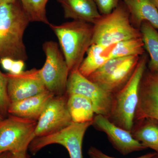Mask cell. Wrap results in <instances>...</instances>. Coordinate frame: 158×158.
I'll list each match as a JSON object with an SVG mask.
<instances>
[{
	"label": "cell",
	"mask_w": 158,
	"mask_h": 158,
	"mask_svg": "<svg viewBox=\"0 0 158 158\" xmlns=\"http://www.w3.org/2000/svg\"><path fill=\"white\" fill-rule=\"evenodd\" d=\"M30 22L19 0L0 5V59L27 60L23 36Z\"/></svg>",
	"instance_id": "cell-1"
},
{
	"label": "cell",
	"mask_w": 158,
	"mask_h": 158,
	"mask_svg": "<svg viewBox=\"0 0 158 158\" xmlns=\"http://www.w3.org/2000/svg\"><path fill=\"white\" fill-rule=\"evenodd\" d=\"M48 26L58 38L69 72L78 70L92 44L93 25L73 20Z\"/></svg>",
	"instance_id": "cell-2"
},
{
	"label": "cell",
	"mask_w": 158,
	"mask_h": 158,
	"mask_svg": "<svg viewBox=\"0 0 158 158\" xmlns=\"http://www.w3.org/2000/svg\"><path fill=\"white\" fill-rule=\"evenodd\" d=\"M148 56L144 53L140 56L134 73L127 84L113 94L112 105L108 118L119 127L131 132L134 124L138 101L140 83L147 68Z\"/></svg>",
	"instance_id": "cell-3"
},
{
	"label": "cell",
	"mask_w": 158,
	"mask_h": 158,
	"mask_svg": "<svg viewBox=\"0 0 158 158\" xmlns=\"http://www.w3.org/2000/svg\"><path fill=\"white\" fill-rule=\"evenodd\" d=\"M93 26L92 44L109 46L141 37L140 30L131 23L129 13L124 4H118L110 14L102 15Z\"/></svg>",
	"instance_id": "cell-4"
},
{
	"label": "cell",
	"mask_w": 158,
	"mask_h": 158,
	"mask_svg": "<svg viewBox=\"0 0 158 158\" xmlns=\"http://www.w3.org/2000/svg\"><path fill=\"white\" fill-rule=\"evenodd\" d=\"M37 120L9 114L0 121V154L27 152L36 138Z\"/></svg>",
	"instance_id": "cell-5"
},
{
	"label": "cell",
	"mask_w": 158,
	"mask_h": 158,
	"mask_svg": "<svg viewBox=\"0 0 158 158\" xmlns=\"http://www.w3.org/2000/svg\"><path fill=\"white\" fill-rule=\"evenodd\" d=\"M46 59L39 73L47 90L55 96L66 94L69 71L56 42L46 41L43 44Z\"/></svg>",
	"instance_id": "cell-6"
},
{
	"label": "cell",
	"mask_w": 158,
	"mask_h": 158,
	"mask_svg": "<svg viewBox=\"0 0 158 158\" xmlns=\"http://www.w3.org/2000/svg\"><path fill=\"white\" fill-rule=\"evenodd\" d=\"M93 121L76 123L73 122L67 127L56 133L43 137H36L29 148L35 155L44 148L52 144H59L68 151L70 158H83L82 144L85 133L92 126Z\"/></svg>",
	"instance_id": "cell-7"
},
{
	"label": "cell",
	"mask_w": 158,
	"mask_h": 158,
	"mask_svg": "<svg viewBox=\"0 0 158 158\" xmlns=\"http://www.w3.org/2000/svg\"><path fill=\"white\" fill-rule=\"evenodd\" d=\"M66 94L67 95L78 94L85 97L92 103L95 114L109 117L113 94L91 81L80 73L78 69L69 73Z\"/></svg>",
	"instance_id": "cell-8"
},
{
	"label": "cell",
	"mask_w": 158,
	"mask_h": 158,
	"mask_svg": "<svg viewBox=\"0 0 158 158\" xmlns=\"http://www.w3.org/2000/svg\"><path fill=\"white\" fill-rule=\"evenodd\" d=\"M68 95L55 96L46 106L37 122L36 137L56 133L70 125L72 119L67 106Z\"/></svg>",
	"instance_id": "cell-9"
},
{
	"label": "cell",
	"mask_w": 158,
	"mask_h": 158,
	"mask_svg": "<svg viewBox=\"0 0 158 158\" xmlns=\"http://www.w3.org/2000/svg\"><path fill=\"white\" fill-rule=\"evenodd\" d=\"M92 126L96 129L105 133L114 148L123 155L147 149L133 138L131 132L117 126L104 116L96 114Z\"/></svg>",
	"instance_id": "cell-10"
},
{
	"label": "cell",
	"mask_w": 158,
	"mask_h": 158,
	"mask_svg": "<svg viewBox=\"0 0 158 158\" xmlns=\"http://www.w3.org/2000/svg\"><path fill=\"white\" fill-rule=\"evenodd\" d=\"M7 91L10 103L19 101L48 90L39 73L33 68L18 75L6 74Z\"/></svg>",
	"instance_id": "cell-11"
},
{
	"label": "cell",
	"mask_w": 158,
	"mask_h": 158,
	"mask_svg": "<svg viewBox=\"0 0 158 158\" xmlns=\"http://www.w3.org/2000/svg\"><path fill=\"white\" fill-rule=\"evenodd\" d=\"M147 118L158 121V71L147 68L140 83L134 121Z\"/></svg>",
	"instance_id": "cell-12"
},
{
	"label": "cell",
	"mask_w": 158,
	"mask_h": 158,
	"mask_svg": "<svg viewBox=\"0 0 158 158\" xmlns=\"http://www.w3.org/2000/svg\"><path fill=\"white\" fill-rule=\"evenodd\" d=\"M55 96L46 90L19 101L10 103L8 114L38 120L48 102Z\"/></svg>",
	"instance_id": "cell-13"
},
{
	"label": "cell",
	"mask_w": 158,
	"mask_h": 158,
	"mask_svg": "<svg viewBox=\"0 0 158 158\" xmlns=\"http://www.w3.org/2000/svg\"><path fill=\"white\" fill-rule=\"evenodd\" d=\"M58 1L63 8L65 18L94 25L101 17L93 0Z\"/></svg>",
	"instance_id": "cell-14"
},
{
	"label": "cell",
	"mask_w": 158,
	"mask_h": 158,
	"mask_svg": "<svg viewBox=\"0 0 158 158\" xmlns=\"http://www.w3.org/2000/svg\"><path fill=\"white\" fill-rule=\"evenodd\" d=\"M130 14L132 25L140 30L147 21L158 31V9L152 0H122Z\"/></svg>",
	"instance_id": "cell-15"
},
{
	"label": "cell",
	"mask_w": 158,
	"mask_h": 158,
	"mask_svg": "<svg viewBox=\"0 0 158 158\" xmlns=\"http://www.w3.org/2000/svg\"><path fill=\"white\" fill-rule=\"evenodd\" d=\"M133 138L147 148L155 151L158 156V121L144 118L134 121L131 131Z\"/></svg>",
	"instance_id": "cell-16"
},
{
	"label": "cell",
	"mask_w": 158,
	"mask_h": 158,
	"mask_svg": "<svg viewBox=\"0 0 158 158\" xmlns=\"http://www.w3.org/2000/svg\"><path fill=\"white\" fill-rule=\"evenodd\" d=\"M140 56H135L129 57L110 76L98 85L109 93H116L129 80L135 69Z\"/></svg>",
	"instance_id": "cell-17"
},
{
	"label": "cell",
	"mask_w": 158,
	"mask_h": 158,
	"mask_svg": "<svg viewBox=\"0 0 158 158\" xmlns=\"http://www.w3.org/2000/svg\"><path fill=\"white\" fill-rule=\"evenodd\" d=\"M112 45L109 46L92 44L88 49L87 56L83 59L78 70L84 76L88 77L91 74L111 59Z\"/></svg>",
	"instance_id": "cell-18"
},
{
	"label": "cell",
	"mask_w": 158,
	"mask_h": 158,
	"mask_svg": "<svg viewBox=\"0 0 158 158\" xmlns=\"http://www.w3.org/2000/svg\"><path fill=\"white\" fill-rule=\"evenodd\" d=\"M67 95V106L73 122L83 123L93 121L95 113L90 100L80 94Z\"/></svg>",
	"instance_id": "cell-19"
},
{
	"label": "cell",
	"mask_w": 158,
	"mask_h": 158,
	"mask_svg": "<svg viewBox=\"0 0 158 158\" xmlns=\"http://www.w3.org/2000/svg\"><path fill=\"white\" fill-rule=\"evenodd\" d=\"M140 31L144 49L150 58L147 68L152 71H158V31L147 21L142 23Z\"/></svg>",
	"instance_id": "cell-20"
},
{
	"label": "cell",
	"mask_w": 158,
	"mask_h": 158,
	"mask_svg": "<svg viewBox=\"0 0 158 158\" xmlns=\"http://www.w3.org/2000/svg\"><path fill=\"white\" fill-rule=\"evenodd\" d=\"M144 53L142 38L128 40L112 45L111 59L141 56Z\"/></svg>",
	"instance_id": "cell-21"
},
{
	"label": "cell",
	"mask_w": 158,
	"mask_h": 158,
	"mask_svg": "<svg viewBox=\"0 0 158 158\" xmlns=\"http://www.w3.org/2000/svg\"><path fill=\"white\" fill-rule=\"evenodd\" d=\"M31 22L50 23L46 15L47 4L49 0H19Z\"/></svg>",
	"instance_id": "cell-22"
},
{
	"label": "cell",
	"mask_w": 158,
	"mask_h": 158,
	"mask_svg": "<svg viewBox=\"0 0 158 158\" xmlns=\"http://www.w3.org/2000/svg\"><path fill=\"white\" fill-rule=\"evenodd\" d=\"M129 57L110 59L87 78L91 81L99 85L110 76Z\"/></svg>",
	"instance_id": "cell-23"
},
{
	"label": "cell",
	"mask_w": 158,
	"mask_h": 158,
	"mask_svg": "<svg viewBox=\"0 0 158 158\" xmlns=\"http://www.w3.org/2000/svg\"><path fill=\"white\" fill-rule=\"evenodd\" d=\"M8 78L6 74L0 71V114L5 118L8 115V110L10 104L7 91Z\"/></svg>",
	"instance_id": "cell-24"
},
{
	"label": "cell",
	"mask_w": 158,
	"mask_h": 158,
	"mask_svg": "<svg viewBox=\"0 0 158 158\" xmlns=\"http://www.w3.org/2000/svg\"><path fill=\"white\" fill-rule=\"evenodd\" d=\"M102 15L110 14L119 4L120 0H93Z\"/></svg>",
	"instance_id": "cell-25"
},
{
	"label": "cell",
	"mask_w": 158,
	"mask_h": 158,
	"mask_svg": "<svg viewBox=\"0 0 158 158\" xmlns=\"http://www.w3.org/2000/svg\"><path fill=\"white\" fill-rule=\"evenodd\" d=\"M88 154L90 158H117L110 156L106 154L96 148L91 146L88 150ZM156 153H148L146 154L135 158H151L155 155Z\"/></svg>",
	"instance_id": "cell-26"
},
{
	"label": "cell",
	"mask_w": 158,
	"mask_h": 158,
	"mask_svg": "<svg viewBox=\"0 0 158 158\" xmlns=\"http://www.w3.org/2000/svg\"><path fill=\"white\" fill-rule=\"evenodd\" d=\"M24 61L23 60H15L9 73L12 75H18L24 71Z\"/></svg>",
	"instance_id": "cell-27"
},
{
	"label": "cell",
	"mask_w": 158,
	"mask_h": 158,
	"mask_svg": "<svg viewBox=\"0 0 158 158\" xmlns=\"http://www.w3.org/2000/svg\"><path fill=\"white\" fill-rule=\"evenodd\" d=\"M14 60V59L9 57H4L0 59V63L3 68L9 72Z\"/></svg>",
	"instance_id": "cell-28"
},
{
	"label": "cell",
	"mask_w": 158,
	"mask_h": 158,
	"mask_svg": "<svg viewBox=\"0 0 158 158\" xmlns=\"http://www.w3.org/2000/svg\"><path fill=\"white\" fill-rule=\"evenodd\" d=\"M9 158H29L27 152H23L17 154H11Z\"/></svg>",
	"instance_id": "cell-29"
},
{
	"label": "cell",
	"mask_w": 158,
	"mask_h": 158,
	"mask_svg": "<svg viewBox=\"0 0 158 158\" xmlns=\"http://www.w3.org/2000/svg\"><path fill=\"white\" fill-rule=\"evenodd\" d=\"M11 155V153L5 152L0 154V158H9Z\"/></svg>",
	"instance_id": "cell-30"
},
{
	"label": "cell",
	"mask_w": 158,
	"mask_h": 158,
	"mask_svg": "<svg viewBox=\"0 0 158 158\" xmlns=\"http://www.w3.org/2000/svg\"><path fill=\"white\" fill-rule=\"evenodd\" d=\"M17 0H0V5L6 3H11L15 2Z\"/></svg>",
	"instance_id": "cell-31"
},
{
	"label": "cell",
	"mask_w": 158,
	"mask_h": 158,
	"mask_svg": "<svg viewBox=\"0 0 158 158\" xmlns=\"http://www.w3.org/2000/svg\"><path fill=\"white\" fill-rule=\"evenodd\" d=\"M152 1L158 9V0H152Z\"/></svg>",
	"instance_id": "cell-32"
},
{
	"label": "cell",
	"mask_w": 158,
	"mask_h": 158,
	"mask_svg": "<svg viewBox=\"0 0 158 158\" xmlns=\"http://www.w3.org/2000/svg\"><path fill=\"white\" fill-rule=\"evenodd\" d=\"M4 118V117L2 116V115H1V114H0V121H1V120H2L3 118Z\"/></svg>",
	"instance_id": "cell-33"
},
{
	"label": "cell",
	"mask_w": 158,
	"mask_h": 158,
	"mask_svg": "<svg viewBox=\"0 0 158 158\" xmlns=\"http://www.w3.org/2000/svg\"><path fill=\"white\" fill-rule=\"evenodd\" d=\"M151 158H158V156L157 155V154H156L154 156H153Z\"/></svg>",
	"instance_id": "cell-34"
}]
</instances>
